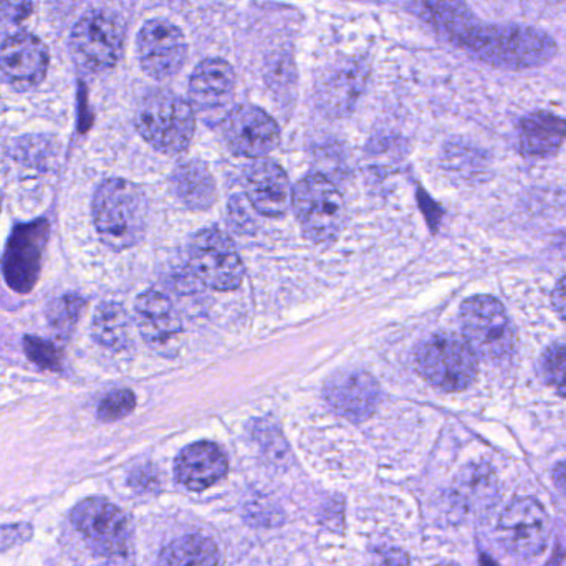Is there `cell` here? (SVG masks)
<instances>
[{
  "label": "cell",
  "instance_id": "4dcf8cb0",
  "mask_svg": "<svg viewBox=\"0 0 566 566\" xmlns=\"http://www.w3.org/2000/svg\"><path fill=\"white\" fill-rule=\"evenodd\" d=\"M552 302H554L558 315L566 322V277L562 279L555 286L554 293H552Z\"/></svg>",
  "mask_w": 566,
  "mask_h": 566
},
{
  "label": "cell",
  "instance_id": "ac0fdd59",
  "mask_svg": "<svg viewBox=\"0 0 566 566\" xmlns=\"http://www.w3.org/2000/svg\"><path fill=\"white\" fill-rule=\"evenodd\" d=\"M235 88V73L226 60L209 59L195 70L189 93L192 108L202 113H216L231 103Z\"/></svg>",
  "mask_w": 566,
  "mask_h": 566
},
{
  "label": "cell",
  "instance_id": "d6a6232c",
  "mask_svg": "<svg viewBox=\"0 0 566 566\" xmlns=\"http://www.w3.org/2000/svg\"><path fill=\"white\" fill-rule=\"evenodd\" d=\"M482 566H497L494 564V562L491 560V558L482 557Z\"/></svg>",
  "mask_w": 566,
  "mask_h": 566
},
{
  "label": "cell",
  "instance_id": "8fae6325",
  "mask_svg": "<svg viewBox=\"0 0 566 566\" xmlns=\"http://www.w3.org/2000/svg\"><path fill=\"white\" fill-rule=\"evenodd\" d=\"M49 238L50 224L45 219L27 222L13 229L2 261L3 277L13 292H32L39 282Z\"/></svg>",
  "mask_w": 566,
  "mask_h": 566
},
{
  "label": "cell",
  "instance_id": "7402d4cb",
  "mask_svg": "<svg viewBox=\"0 0 566 566\" xmlns=\"http://www.w3.org/2000/svg\"><path fill=\"white\" fill-rule=\"evenodd\" d=\"M365 86L363 66L356 63H342L319 80V103L332 115H345L355 105Z\"/></svg>",
  "mask_w": 566,
  "mask_h": 566
},
{
  "label": "cell",
  "instance_id": "83f0119b",
  "mask_svg": "<svg viewBox=\"0 0 566 566\" xmlns=\"http://www.w3.org/2000/svg\"><path fill=\"white\" fill-rule=\"evenodd\" d=\"M23 349L27 358L35 363L39 368L49 369V371H59L62 368V356L53 343L39 336H25L23 338Z\"/></svg>",
  "mask_w": 566,
  "mask_h": 566
},
{
  "label": "cell",
  "instance_id": "d4e9b609",
  "mask_svg": "<svg viewBox=\"0 0 566 566\" xmlns=\"http://www.w3.org/2000/svg\"><path fill=\"white\" fill-rule=\"evenodd\" d=\"M219 548L205 535H185L169 544L159 557V566H218Z\"/></svg>",
  "mask_w": 566,
  "mask_h": 566
},
{
  "label": "cell",
  "instance_id": "ffe728a7",
  "mask_svg": "<svg viewBox=\"0 0 566 566\" xmlns=\"http://www.w3.org/2000/svg\"><path fill=\"white\" fill-rule=\"evenodd\" d=\"M566 142V119L548 112L531 113L518 125L521 151L528 158L555 155Z\"/></svg>",
  "mask_w": 566,
  "mask_h": 566
},
{
  "label": "cell",
  "instance_id": "277c9868",
  "mask_svg": "<svg viewBox=\"0 0 566 566\" xmlns=\"http://www.w3.org/2000/svg\"><path fill=\"white\" fill-rule=\"evenodd\" d=\"M293 208L303 232L315 244L335 241L345 226L346 206L342 192L322 175H310L296 185Z\"/></svg>",
  "mask_w": 566,
  "mask_h": 566
},
{
  "label": "cell",
  "instance_id": "44dd1931",
  "mask_svg": "<svg viewBox=\"0 0 566 566\" xmlns=\"http://www.w3.org/2000/svg\"><path fill=\"white\" fill-rule=\"evenodd\" d=\"M455 495L465 514L485 517L497 505L501 489L491 465L474 464L464 469L455 484Z\"/></svg>",
  "mask_w": 566,
  "mask_h": 566
},
{
  "label": "cell",
  "instance_id": "9a60e30c",
  "mask_svg": "<svg viewBox=\"0 0 566 566\" xmlns=\"http://www.w3.org/2000/svg\"><path fill=\"white\" fill-rule=\"evenodd\" d=\"M135 310L139 333L151 348L166 353L178 345L181 322L168 296L148 290L136 300Z\"/></svg>",
  "mask_w": 566,
  "mask_h": 566
},
{
  "label": "cell",
  "instance_id": "836d02e7",
  "mask_svg": "<svg viewBox=\"0 0 566 566\" xmlns=\"http://www.w3.org/2000/svg\"><path fill=\"white\" fill-rule=\"evenodd\" d=\"M436 566H459V565H455V564H441V565H436Z\"/></svg>",
  "mask_w": 566,
  "mask_h": 566
},
{
  "label": "cell",
  "instance_id": "52a82bcc",
  "mask_svg": "<svg viewBox=\"0 0 566 566\" xmlns=\"http://www.w3.org/2000/svg\"><path fill=\"white\" fill-rule=\"evenodd\" d=\"M123 39L125 32L118 17L95 10L76 23L70 36V50L75 62L83 69L103 72L118 62Z\"/></svg>",
  "mask_w": 566,
  "mask_h": 566
},
{
  "label": "cell",
  "instance_id": "f546056e",
  "mask_svg": "<svg viewBox=\"0 0 566 566\" xmlns=\"http://www.w3.org/2000/svg\"><path fill=\"white\" fill-rule=\"evenodd\" d=\"M32 12V0H0V27L23 22Z\"/></svg>",
  "mask_w": 566,
  "mask_h": 566
},
{
  "label": "cell",
  "instance_id": "4fadbf2b",
  "mask_svg": "<svg viewBox=\"0 0 566 566\" xmlns=\"http://www.w3.org/2000/svg\"><path fill=\"white\" fill-rule=\"evenodd\" d=\"M186 55L188 45L185 35L175 23L156 19L143 25L138 35V56L149 76L171 78L185 65Z\"/></svg>",
  "mask_w": 566,
  "mask_h": 566
},
{
  "label": "cell",
  "instance_id": "6da1fadb",
  "mask_svg": "<svg viewBox=\"0 0 566 566\" xmlns=\"http://www.w3.org/2000/svg\"><path fill=\"white\" fill-rule=\"evenodd\" d=\"M426 10L451 42L495 69L522 72L557 56L554 36L537 27L482 22L462 0H426Z\"/></svg>",
  "mask_w": 566,
  "mask_h": 566
},
{
  "label": "cell",
  "instance_id": "cb8c5ba5",
  "mask_svg": "<svg viewBox=\"0 0 566 566\" xmlns=\"http://www.w3.org/2000/svg\"><path fill=\"white\" fill-rule=\"evenodd\" d=\"M93 338L113 352H123L132 343V318L122 303L103 302L92 323Z\"/></svg>",
  "mask_w": 566,
  "mask_h": 566
},
{
  "label": "cell",
  "instance_id": "603a6c76",
  "mask_svg": "<svg viewBox=\"0 0 566 566\" xmlns=\"http://www.w3.org/2000/svg\"><path fill=\"white\" fill-rule=\"evenodd\" d=\"M171 185L179 201L192 211L211 208L218 198L214 178L205 163H182L172 172Z\"/></svg>",
  "mask_w": 566,
  "mask_h": 566
},
{
  "label": "cell",
  "instance_id": "ba28073f",
  "mask_svg": "<svg viewBox=\"0 0 566 566\" xmlns=\"http://www.w3.org/2000/svg\"><path fill=\"white\" fill-rule=\"evenodd\" d=\"M76 531L93 552L103 557H125L132 542V527L122 509L105 499H86L72 512Z\"/></svg>",
  "mask_w": 566,
  "mask_h": 566
},
{
  "label": "cell",
  "instance_id": "2e32d148",
  "mask_svg": "<svg viewBox=\"0 0 566 566\" xmlns=\"http://www.w3.org/2000/svg\"><path fill=\"white\" fill-rule=\"evenodd\" d=\"M326 399L336 412L353 422H361L376 411L379 386L365 371H348L329 379Z\"/></svg>",
  "mask_w": 566,
  "mask_h": 566
},
{
  "label": "cell",
  "instance_id": "1f68e13d",
  "mask_svg": "<svg viewBox=\"0 0 566 566\" xmlns=\"http://www.w3.org/2000/svg\"><path fill=\"white\" fill-rule=\"evenodd\" d=\"M554 482L557 485L558 492L566 499V459L555 465Z\"/></svg>",
  "mask_w": 566,
  "mask_h": 566
},
{
  "label": "cell",
  "instance_id": "484cf974",
  "mask_svg": "<svg viewBox=\"0 0 566 566\" xmlns=\"http://www.w3.org/2000/svg\"><path fill=\"white\" fill-rule=\"evenodd\" d=\"M85 308V300L76 295L60 296L46 308V319L59 338H70Z\"/></svg>",
  "mask_w": 566,
  "mask_h": 566
},
{
  "label": "cell",
  "instance_id": "8992f818",
  "mask_svg": "<svg viewBox=\"0 0 566 566\" xmlns=\"http://www.w3.org/2000/svg\"><path fill=\"white\" fill-rule=\"evenodd\" d=\"M461 328L475 355L492 361L509 358L514 352V329L504 305L494 296L475 295L461 306Z\"/></svg>",
  "mask_w": 566,
  "mask_h": 566
},
{
  "label": "cell",
  "instance_id": "3957f363",
  "mask_svg": "<svg viewBox=\"0 0 566 566\" xmlns=\"http://www.w3.org/2000/svg\"><path fill=\"white\" fill-rule=\"evenodd\" d=\"M136 128L153 148L166 155H179L188 149L195 136V108L175 93H151L139 105Z\"/></svg>",
  "mask_w": 566,
  "mask_h": 566
},
{
  "label": "cell",
  "instance_id": "9c48e42d",
  "mask_svg": "<svg viewBox=\"0 0 566 566\" xmlns=\"http://www.w3.org/2000/svg\"><path fill=\"white\" fill-rule=\"evenodd\" d=\"M497 535L502 547L514 557L537 558L551 541V518L535 499H515L499 518Z\"/></svg>",
  "mask_w": 566,
  "mask_h": 566
},
{
  "label": "cell",
  "instance_id": "d6986e66",
  "mask_svg": "<svg viewBox=\"0 0 566 566\" xmlns=\"http://www.w3.org/2000/svg\"><path fill=\"white\" fill-rule=\"evenodd\" d=\"M229 471L228 458L212 442H196L182 449L176 461V478L191 491H205L218 484Z\"/></svg>",
  "mask_w": 566,
  "mask_h": 566
},
{
  "label": "cell",
  "instance_id": "4316f807",
  "mask_svg": "<svg viewBox=\"0 0 566 566\" xmlns=\"http://www.w3.org/2000/svg\"><path fill=\"white\" fill-rule=\"evenodd\" d=\"M542 373L545 381L555 389L557 395L566 398V346L552 345L542 356Z\"/></svg>",
  "mask_w": 566,
  "mask_h": 566
},
{
  "label": "cell",
  "instance_id": "5b68a950",
  "mask_svg": "<svg viewBox=\"0 0 566 566\" xmlns=\"http://www.w3.org/2000/svg\"><path fill=\"white\" fill-rule=\"evenodd\" d=\"M416 359L426 381L442 391H462L478 376L475 353L464 338L452 333H439L426 339Z\"/></svg>",
  "mask_w": 566,
  "mask_h": 566
},
{
  "label": "cell",
  "instance_id": "e0dca14e",
  "mask_svg": "<svg viewBox=\"0 0 566 566\" xmlns=\"http://www.w3.org/2000/svg\"><path fill=\"white\" fill-rule=\"evenodd\" d=\"M244 189L251 205L268 218H281L292 201L289 178L281 166L268 159L252 163L244 175Z\"/></svg>",
  "mask_w": 566,
  "mask_h": 566
},
{
  "label": "cell",
  "instance_id": "7c38bea8",
  "mask_svg": "<svg viewBox=\"0 0 566 566\" xmlns=\"http://www.w3.org/2000/svg\"><path fill=\"white\" fill-rule=\"evenodd\" d=\"M222 133L229 148L244 158H264L281 142V129L275 119L264 109L251 105L238 106L228 113Z\"/></svg>",
  "mask_w": 566,
  "mask_h": 566
},
{
  "label": "cell",
  "instance_id": "30bf717a",
  "mask_svg": "<svg viewBox=\"0 0 566 566\" xmlns=\"http://www.w3.org/2000/svg\"><path fill=\"white\" fill-rule=\"evenodd\" d=\"M189 264L196 277L221 292L238 289L244 265L231 239L218 229H205L192 238Z\"/></svg>",
  "mask_w": 566,
  "mask_h": 566
},
{
  "label": "cell",
  "instance_id": "5bb4252c",
  "mask_svg": "<svg viewBox=\"0 0 566 566\" xmlns=\"http://www.w3.org/2000/svg\"><path fill=\"white\" fill-rule=\"evenodd\" d=\"M46 69L49 52L32 33H13L0 46V73L13 88H35L45 78Z\"/></svg>",
  "mask_w": 566,
  "mask_h": 566
},
{
  "label": "cell",
  "instance_id": "7a4b0ae2",
  "mask_svg": "<svg viewBox=\"0 0 566 566\" xmlns=\"http://www.w3.org/2000/svg\"><path fill=\"white\" fill-rule=\"evenodd\" d=\"M148 199L125 179H108L93 198V221L99 239L113 251H126L143 241L148 228Z\"/></svg>",
  "mask_w": 566,
  "mask_h": 566
},
{
  "label": "cell",
  "instance_id": "f1b7e54d",
  "mask_svg": "<svg viewBox=\"0 0 566 566\" xmlns=\"http://www.w3.org/2000/svg\"><path fill=\"white\" fill-rule=\"evenodd\" d=\"M136 406L135 392L129 389H118L109 392L98 406V419L103 422H115L126 418Z\"/></svg>",
  "mask_w": 566,
  "mask_h": 566
}]
</instances>
